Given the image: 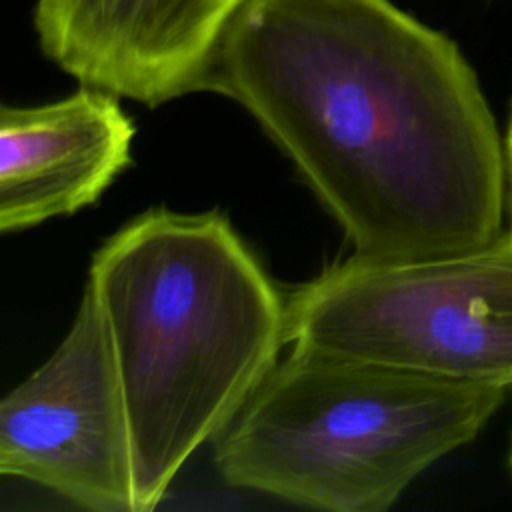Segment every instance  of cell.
Returning a JSON list of instances; mask_svg holds the SVG:
<instances>
[{"instance_id":"1","label":"cell","mask_w":512,"mask_h":512,"mask_svg":"<svg viewBox=\"0 0 512 512\" xmlns=\"http://www.w3.org/2000/svg\"><path fill=\"white\" fill-rule=\"evenodd\" d=\"M204 90L248 110L358 264L454 258L502 236L506 154L478 78L390 0H246Z\"/></svg>"},{"instance_id":"2","label":"cell","mask_w":512,"mask_h":512,"mask_svg":"<svg viewBox=\"0 0 512 512\" xmlns=\"http://www.w3.org/2000/svg\"><path fill=\"white\" fill-rule=\"evenodd\" d=\"M134 460V512L232 424L288 344L286 292L218 212L152 208L94 252Z\"/></svg>"},{"instance_id":"3","label":"cell","mask_w":512,"mask_h":512,"mask_svg":"<svg viewBox=\"0 0 512 512\" xmlns=\"http://www.w3.org/2000/svg\"><path fill=\"white\" fill-rule=\"evenodd\" d=\"M508 390L292 346L218 436L214 464L226 484L296 506L384 512Z\"/></svg>"},{"instance_id":"4","label":"cell","mask_w":512,"mask_h":512,"mask_svg":"<svg viewBox=\"0 0 512 512\" xmlns=\"http://www.w3.org/2000/svg\"><path fill=\"white\" fill-rule=\"evenodd\" d=\"M292 346L512 390V238L400 266L344 260L286 292Z\"/></svg>"},{"instance_id":"5","label":"cell","mask_w":512,"mask_h":512,"mask_svg":"<svg viewBox=\"0 0 512 512\" xmlns=\"http://www.w3.org/2000/svg\"><path fill=\"white\" fill-rule=\"evenodd\" d=\"M0 474L92 512H134L128 412L104 316L86 284L54 354L0 402Z\"/></svg>"},{"instance_id":"6","label":"cell","mask_w":512,"mask_h":512,"mask_svg":"<svg viewBox=\"0 0 512 512\" xmlns=\"http://www.w3.org/2000/svg\"><path fill=\"white\" fill-rule=\"evenodd\" d=\"M246 0H36L42 52L84 86L150 108L202 92Z\"/></svg>"},{"instance_id":"7","label":"cell","mask_w":512,"mask_h":512,"mask_svg":"<svg viewBox=\"0 0 512 512\" xmlns=\"http://www.w3.org/2000/svg\"><path fill=\"white\" fill-rule=\"evenodd\" d=\"M136 126L94 86L40 106L0 108V230L70 216L100 200L132 162Z\"/></svg>"},{"instance_id":"8","label":"cell","mask_w":512,"mask_h":512,"mask_svg":"<svg viewBox=\"0 0 512 512\" xmlns=\"http://www.w3.org/2000/svg\"><path fill=\"white\" fill-rule=\"evenodd\" d=\"M504 154H506V174H508V188H510V228L506 234L512 238V112H510V122L506 130V140H504Z\"/></svg>"},{"instance_id":"9","label":"cell","mask_w":512,"mask_h":512,"mask_svg":"<svg viewBox=\"0 0 512 512\" xmlns=\"http://www.w3.org/2000/svg\"><path fill=\"white\" fill-rule=\"evenodd\" d=\"M506 466H508V470L512 474V436H510V448H508V456H506Z\"/></svg>"}]
</instances>
